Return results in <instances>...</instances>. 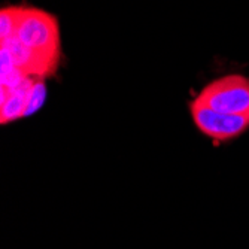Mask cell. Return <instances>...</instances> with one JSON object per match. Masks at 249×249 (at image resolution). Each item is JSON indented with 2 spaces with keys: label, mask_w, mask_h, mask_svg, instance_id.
Instances as JSON below:
<instances>
[{
  "label": "cell",
  "mask_w": 249,
  "mask_h": 249,
  "mask_svg": "<svg viewBox=\"0 0 249 249\" xmlns=\"http://www.w3.org/2000/svg\"><path fill=\"white\" fill-rule=\"evenodd\" d=\"M15 6L14 37L36 60L42 79L55 75L61 60V32L58 18L36 6Z\"/></svg>",
  "instance_id": "1"
},
{
  "label": "cell",
  "mask_w": 249,
  "mask_h": 249,
  "mask_svg": "<svg viewBox=\"0 0 249 249\" xmlns=\"http://www.w3.org/2000/svg\"><path fill=\"white\" fill-rule=\"evenodd\" d=\"M194 102L221 114H249V78L233 73L213 79L200 89Z\"/></svg>",
  "instance_id": "2"
},
{
  "label": "cell",
  "mask_w": 249,
  "mask_h": 249,
  "mask_svg": "<svg viewBox=\"0 0 249 249\" xmlns=\"http://www.w3.org/2000/svg\"><path fill=\"white\" fill-rule=\"evenodd\" d=\"M190 112L196 128L216 145L237 139L249 128V114H221L194 100L190 102Z\"/></svg>",
  "instance_id": "3"
},
{
  "label": "cell",
  "mask_w": 249,
  "mask_h": 249,
  "mask_svg": "<svg viewBox=\"0 0 249 249\" xmlns=\"http://www.w3.org/2000/svg\"><path fill=\"white\" fill-rule=\"evenodd\" d=\"M15 33V6H3L0 11V42H6Z\"/></svg>",
  "instance_id": "5"
},
{
  "label": "cell",
  "mask_w": 249,
  "mask_h": 249,
  "mask_svg": "<svg viewBox=\"0 0 249 249\" xmlns=\"http://www.w3.org/2000/svg\"><path fill=\"white\" fill-rule=\"evenodd\" d=\"M35 85V79H27L12 89L0 87V124L5 125L29 117Z\"/></svg>",
  "instance_id": "4"
}]
</instances>
